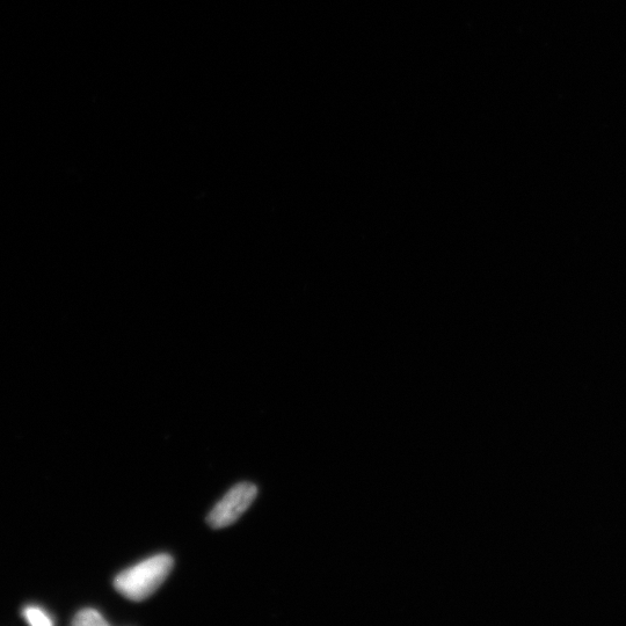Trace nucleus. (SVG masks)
Segmentation results:
<instances>
[{
  "instance_id": "1",
  "label": "nucleus",
  "mask_w": 626,
  "mask_h": 626,
  "mask_svg": "<svg viewBox=\"0 0 626 626\" xmlns=\"http://www.w3.org/2000/svg\"><path fill=\"white\" fill-rule=\"evenodd\" d=\"M173 565L174 560L170 555L160 553L116 575L114 587L130 601L147 600L164 584Z\"/></svg>"
},
{
  "instance_id": "2",
  "label": "nucleus",
  "mask_w": 626,
  "mask_h": 626,
  "mask_svg": "<svg viewBox=\"0 0 626 626\" xmlns=\"http://www.w3.org/2000/svg\"><path fill=\"white\" fill-rule=\"evenodd\" d=\"M258 496V487L252 483H240L225 494L208 515L211 528L222 529L234 524Z\"/></svg>"
},
{
  "instance_id": "3",
  "label": "nucleus",
  "mask_w": 626,
  "mask_h": 626,
  "mask_svg": "<svg viewBox=\"0 0 626 626\" xmlns=\"http://www.w3.org/2000/svg\"><path fill=\"white\" fill-rule=\"evenodd\" d=\"M72 624L77 626H107L109 623L98 610L83 609L78 611Z\"/></svg>"
},
{
  "instance_id": "4",
  "label": "nucleus",
  "mask_w": 626,
  "mask_h": 626,
  "mask_svg": "<svg viewBox=\"0 0 626 626\" xmlns=\"http://www.w3.org/2000/svg\"><path fill=\"white\" fill-rule=\"evenodd\" d=\"M24 617L29 624L34 626H50L54 624L52 617L45 610L38 607H27L24 610Z\"/></svg>"
}]
</instances>
